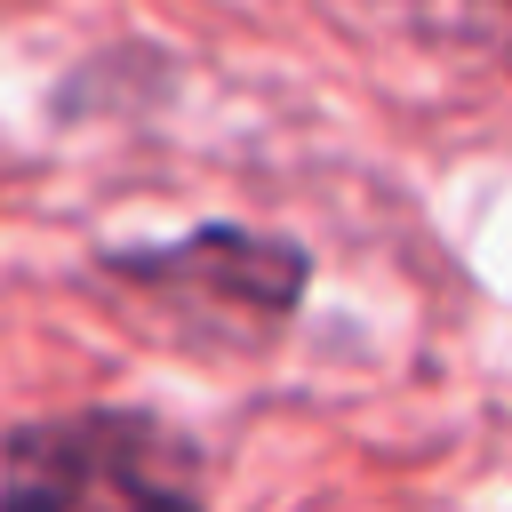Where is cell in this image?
Here are the masks:
<instances>
[{"label":"cell","instance_id":"1","mask_svg":"<svg viewBox=\"0 0 512 512\" xmlns=\"http://www.w3.org/2000/svg\"><path fill=\"white\" fill-rule=\"evenodd\" d=\"M0 512H208V464L152 408H64L0 440Z\"/></svg>","mask_w":512,"mask_h":512},{"label":"cell","instance_id":"2","mask_svg":"<svg viewBox=\"0 0 512 512\" xmlns=\"http://www.w3.org/2000/svg\"><path fill=\"white\" fill-rule=\"evenodd\" d=\"M104 280H120L128 296L192 320V328H224V336H264L296 312L312 264L296 240L280 232H248V224H200L184 240L160 248H112Z\"/></svg>","mask_w":512,"mask_h":512}]
</instances>
